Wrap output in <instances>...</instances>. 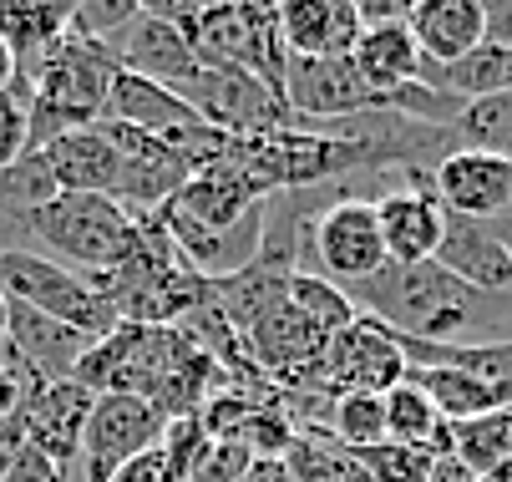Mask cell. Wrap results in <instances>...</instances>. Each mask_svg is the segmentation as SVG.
<instances>
[{
  "instance_id": "obj_3",
  "label": "cell",
  "mask_w": 512,
  "mask_h": 482,
  "mask_svg": "<svg viewBox=\"0 0 512 482\" xmlns=\"http://www.w3.org/2000/svg\"><path fill=\"white\" fill-rule=\"evenodd\" d=\"M153 11L188 36L203 66H229V72L259 77L274 92L284 87L289 51L279 31V6H153Z\"/></svg>"
},
{
  "instance_id": "obj_29",
  "label": "cell",
  "mask_w": 512,
  "mask_h": 482,
  "mask_svg": "<svg viewBox=\"0 0 512 482\" xmlns=\"http://www.w3.org/2000/svg\"><path fill=\"white\" fill-rule=\"evenodd\" d=\"M289 305H295L300 315H310L330 340L345 330V325H355V300L340 290V285H330V280H320V274H289Z\"/></svg>"
},
{
  "instance_id": "obj_22",
  "label": "cell",
  "mask_w": 512,
  "mask_h": 482,
  "mask_svg": "<svg viewBox=\"0 0 512 482\" xmlns=\"http://www.w3.org/2000/svg\"><path fill=\"white\" fill-rule=\"evenodd\" d=\"M350 66L360 72V82L376 97H386V107H391V97L401 87L421 82V46H416L406 21L401 26H365L355 51H350Z\"/></svg>"
},
{
  "instance_id": "obj_23",
  "label": "cell",
  "mask_w": 512,
  "mask_h": 482,
  "mask_svg": "<svg viewBox=\"0 0 512 482\" xmlns=\"http://www.w3.org/2000/svg\"><path fill=\"white\" fill-rule=\"evenodd\" d=\"M421 82L431 92L462 102V107L482 102V97H497V92H512V46L482 41L477 51H467L462 61H447V66L421 61Z\"/></svg>"
},
{
  "instance_id": "obj_16",
  "label": "cell",
  "mask_w": 512,
  "mask_h": 482,
  "mask_svg": "<svg viewBox=\"0 0 512 482\" xmlns=\"http://www.w3.org/2000/svg\"><path fill=\"white\" fill-rule=\"evenodd\" d=\"M274 193L259 183V178H249L244 168H234V163H218V168H203V173H193L173 198H168V209H178L183 219H193V224H203V229H229V224H239L244 214H254L259 203H269Z\"/></svg>"
},
{
  "instance_id": "obj_4",
  "label": "cell",
  "mask_w": 512,
  "mask_h": 482,
  "mask_svg": "<svg viewBox=\"0 0 512 482\" xmlns=\"http://www.w3.org/2000/svg\"><path fill=\"white\" fill-rule=\"evenodd\" d=\"M386 264L391 259H386V239H381V224H376V203L365 193L345 188L340 198H330L315 214L300 274H320V280H330L340 290H355L365 280H376Z\"/></svg>"
},
{
  "instance_id": "obj_1",
  "label": "cell",
  "mask_w": 512,
  "mask_h": 482,
  "mask_svg": "<svg viewBox=\"0 0 512 482\" xmlns=\"http://www.w3.org/2000/svg\"><path fill=\"white\" fill-rule=\"evenodd\" d=\"M345 295L355 300L360 315L381 320L391 335L426 340V346H497V340H512V300L462 285L436 259L386 264L376 280Z\"/></svg>"
},
{
  "instance_id": "obj_7",
  "label": "cell",
  "mask_w": 512,
  "mask_h": 482,
  "mask_svg": "<svg viewBox=\"0 0 512 482\" xmlns=\"http://www.w3.org/2000/svg\"><path fill=\"white\" fill-rule=\"evenodd\" d=\"M178 97H183L213 132L239 137V143L295 127V112H289V102H284L274 87H264L259 77L229 72V66H203L188 87H178Z\"/></svg>"
},
{
  "instance_id": "obj_18",
  "label": "cell",
  "mask_w": 512,
  "mask_h": 482,
  "mask_svg": "<svg viewBox=\"0 0 512 482\" xmlns=\"http://www.w3.org/2000/svg\"><path fill=\"white\" fill-rule=\"evenodd\" d=\"M6 340H11V351L41 376V381H71L92 346V335L82 330H71L31 305H16L11 300V315H6Z\"/></svg>"
},
{
  "instance_id": "obj_39",
  "label": "cell",
  "mask_w": 512,
  "mask_h": 482,
  "mask_svg": "<svg viewBox=\"0 0 512 482\" xmlns=\"http://www.w3.org/2000/svg\"><path fill=\"white\" fill-rule=\"evenodd\" d=\"M6 315H11V300H6V290H0V340H6Z\"/></svg>"
},
{
  "instance_id": "obj_26",
  "label": "cell",
  "mask_w": 512,
  "mask_h": 482,
  "mask_svg": "<svg viewBox=\"0 0 512 482\" xmlns=\"http://www.w3.org/2000/svg\"><path fill=\"white\" fill-rule=\"evenodd\" d=\"M406 381L436 406V417L447 427H462V422H477L487 411H502L497 391L462 376V371H442V366H426V371H406Z\"/></svg>"
},
{
  "instance_id": "obj_37",
  "label": "cell",
  "mask_w": 512,
  "mask_h": 482,
  "mask_svg": "<svg viewBox=\"0 0 512 482\" xmlns=\"http://www.w3.org/2000/svg\"><path fill=\"white\" fill-rule=\"evenodd\" d=\"M239 482H295V472H289V462L284 457H259V462H249L244 467V477Z\"/></svg>"
},
{
  "instance_id": "obj_13",
  "label": "cell",
  "mask_w": 512,
  "mask_h": 482,
  "mask_svg": "<svg viewBox=\"0 0 512 482\" xmlns=\"http://www.w3.org/2000/svg\"><path fill=\"white\" fill-rule=\"evenodd\" d=\"M107 51L117 56L122 72H137V77H148V82H158V87H168V92L188 87V82L203 72V61H198V51L188 46V36H183L168 16H158L153 6H142V16H137Z\"/></svg>"
},
{
  "instance_id": "obj_20",
  "label": "cell",
  "mask_w": 512,
  "mask_h": 482,
  "mask_svg": "<svg viewBox=\"0 0 512 482\" xmlns=\"http://www.w3.org/2000/svg\"><path fill=\"white\" fill-rule=\"evenodd\" d=\"M107 122H127V127H142V132H158L163 143L178 132H193L203 127V117L168 87L137 77V72H117L112 77V92H107Z\"/></svg>"
},
{
  "instance_id": "obj_12",
  "label": "cell",
  "mask_w": 512,
  "mask_h": 482,
  "mask_svg": "<svg viewBox=\"0 0 512 482\" xmlns=\"http://www.w3.org/2000/svg\"><path fill=\"white\" fill-rule=\"evenodd\" d=\"M158 219H163V229H168V239H173V249H178V259L198 274V280H234V274H244L249 264H259V244H264V203L254 214H244L239 224H229V229H203V224H193V219H183L178 209H158Z\"/></svg>"
},
{
  "instance_id": "obj_32",
  "label": "cell",
  "mask_w": 512,
  "mask_h": 482,
  "mask_svg": "<svg viewBox=\"0 0 512 482\" xmlns=\"http://www.w3.org/2000/svg\"><path fill=\"white\" fill-rule=\"evenodd\" d=\"M163 457H168V472H173V482H188L193 472H198V462L208 457V447H213V437H208V427H203V417H178V422H168V432H163Z\"/></svg>"
},
{
  "instance_id": "obj_9",
  "label": "cell",
  "mask_w": 512,
  "mask_h": 482,
  "mask_svg": "<svg viewBox=\"0 0 512 482\" xmlns=\"http://www.w3.org/2000/svg\"><path fill=\"white\" fill-rule=\"evenodd\" d=\"M431 188L447 214L492 224L497 234L512 229V163L507 158L457 148L431 168Z\"/></svg>"
},
{
  "instance_id": "obj_19",
  "label": "cell",
  "mask_w": 512,
  "mask_h": 482,
  "mask_svg": "<svg viewBox=\"0 0 512 482\" xmlns=\"http://www.w3.org/2000/svg\"><path fill=\"white\" fill-rule=\"evenodd\" d=\"M46 168H51V183L61 193H102V198H117V178H122V153L107 143L97 127H71L61 132L56 143L41 148Z\"/></svg>"
},
{
  "instance_id": "obj_14",
  "label": "cell",
  "mask_w": 512,
  "mask_h": 482,
  "mask_svg": "<svg viewBox=\"0 0 512 482\" xmlns=\"http://www.w3.org/2000/svg\"><path fill=\"white\" fill-rule=\"evenodd\" d=\"M92 391L87 386H77V381H51V386H41L31 401H21L16 406V417H21V427H26V442L41 452V457H51L61 472H71L77 467V447H82V427H87V417H92Z\"/></svg>"
},
{
  "instance_id": "obj_8",
  "label": "cell",
  "mask_w": 512,
  "mask_h": 482,
  "mask_svg": "<svg viewBox=\"0 0 512 482\" xmlns=\"http://www.w3.org/2000/svg\"><path fill=\"white\" fill-rule=\"evenodd\" d=\"M168 432V417L153 401H137V396H97L92 401V417L82 427V477L87 482H112L127 462H137L142 452H153Z\"/></svg>"
},
{
  "instance_id": "obj_27",
  "label": "cell",
  "mask_w": 512,
  "mask_h": 482,
  "mask_svg": "<svg viewBox=\"0 0 512 482\" xmlns=\"http://www.w3.org/2000/svg\"><path fill=\"white\" fill-rule=\"evenodd\" d=\"M452 457H457L472 477H487V472H497L502 462H512V406L487 411V417H477V422L452 427Z\"/></svg>"
},
{
  "instance_id": "obj_2",
  "label": "cell",
  "mask_w": 512,
  "mask_h": 482,
  "mask_svg": "<svg viewBox=\"0 0 512 482\" xmlns=\"http://www.w3.org/2000/svg\"><path fill=\"white\" fill-rule=\"evenodd\" d=\"M132 234V214L122 209L117 198H102V193H56L51 203H41V209L31 219H21L11 229V244L6 249H26V254H41L71 274H82V280H92V274H102L122 244ZM0 249V254H6Z\"/></svg>"
},
{
  "instance_id": "obj_5",
  "label": "cell",
  "mask_w": 512,
  "mask_h": 482,
  "mask_svg": "<svg viewBox=\"0 0 512 482\" xmlns=\"http://www.w3.org/2000/svg\"><path fill=\"white\" fill-rule=\"evenodd\" d=\"M401 381H406V361L396 351L391 330L371 315H355V325H345L325 346V356L289 386H305L335 401V396H386Z\"/></svg>"
},
{
  "instance_id": "obj_21",
  "label": "cell",
  "mask_w": 512,
  "mask_h": 482,
  "mask_svg": "<svg viewBox=\"0 0 512 482\" xmlns=\"http://www.w3.org/2000/svg\"><path fill=\"white\" fill-rule=\"evenodd\" d=\"M406 26L421 46V61H431V66L462 61L467 51H477L487 41L482 0H421V6H411Z\"/></svg>"
},
{
  "instance_id": "obj_15",
  "label": "cell",
  "mask_w": 512,
  "mask_h": 482,
  "mask_svg": "<svg viewBox=\"0 0 512 482\" xmlns=\"http://www.w3.org/2000/svg\"><path fill=\"white\" fill-rule=\"evenodd\" d=\"M436 264H442L447 274H457L462 285L482 290V295L512 300V249L502 244V234L492 224L447 214L442 244H436Z\"/></svg>"
},
{
  "instance_id": "obj_6",
  "label": "cell",
  "mask_w": 512,
  "mask_h": 482,
  "mask_svg": "<svg viewBox=\"0 0 512 482\" xmlns=\"http://www.w3.org/2000/svg\"><path fill=\"white\" fill-rule=\"evenodd\" d=\"M0 290H6V300L31 305V310H41V315H51L71 330H82L92 340H102L122 325L117 310L82 280V274H71V269H61L41 254H26V249L0 254Z\"/></svg>"
},
{
  "instance_id": "obj_10",
  "label": "cell",
  "mask_w": 512,
  "mask_h": 482,
  "mask_svg": "<svg viewBox=\"0 0 512 482\" xmlns=\"http://www.w3.org/2000/svg\"><path fill=\"white\" fill-rule=\"evenodd\" d=\"M284 102L295 117H305L310 127L325 122H345V117H365V112H391L386 97H376L371 87L360 82V72L350 66V56L335 61H305V56H289L284 66Z\"/></svg>"
},
{
  "instance_id": "obj_33",
  "label": "cell",
  "mask_w": 512,
  "mask_h": 482,
  "mask_svg": "<svg viewBox=\"0 0 512 482\" xmlns=\"http://www.w3.org/2000/svg\"><path fill=\"white\" fill-rule=\"evenodd\" d=\"M137 16H142V6H132V0H117V6H97V0H87V6H71V36L112 46Z\"/></svg>"
},
{
  "instance_id": "obj_28",
  "label": "cell",
  "mask_w": 512,
  "mask_h": 482,
  "mask_svg": "<svg viewBox=\"0 0 512 482\" xmlns=\"http://www.w3.org/2000/svg\"><path fill=\"white\" fill-rule=\"evenodd\" d=\"M452 137H457V148L492 153V158H507L512 163V92L467 102L457 112V122H452Z\"/></svg>"
},
{
  "instance_id": "obj_36",
  "label": "cell",
  "mask_w": 512,
  "mask_h": 482,
  "mask_svg": "<svg viewBox=\"0 0 512 482\" xmlns=\"http://www.w3.org/2000/svg\"><path fill=\"white\" fill-rule=\"evenodd\" d=\"M482 21H487V41L512 46V0H492V6H482Z\"/></svg>"
},
{
  "instance_id": "obj_38",
  "label": "cell",
  "mask_w": 512,
  "mask_h": 482,
  "mask_svg": "<svg viewBox=\"0 0 512 482\" xmlns=\"http://www.w3.org/2000/svg\"><path fill=\"white\" fill-rule=\"evenodd\" d=\"M21 77V66H16V56H11V46L6 41H0V92H6L11 82Z\"/></svg>"
},
{
  "instance_id": "obj_30",
  "label": "cell",
  "mask_w": 512,
  "mask_h": 482,
  "mask_svg": "<svg viewBox=\"0 0 512 482\" xmlns=\"http://www.w3.org/2000/svg\"><path fill=\"white\" fill-rule=\"evenodd\" d=\"M330 442H340L345 452L381 447L386 442V396H335Z\"/></svg>"
},
{
  "instance_id": "obj_11",
  "label": "cell",
  "mask_w": 512,
  "mask_h": 482,
  "mask_svg": "<svg viewBox=\"0 0 512 482\" xmlns=\"http://www.w3.org/2000/svg\"><path fill=\"white\" fill-rule=\"evenodd\" d=\"M406 183L376 193V224L386 239V259L391 264H426L436 259V244H442L447 229V209L436 203L431 188V168H401Z\"/></svg>"
},
{
  "instance_id": "obj_35",
  "label": "cell",
  "mask_w": 512,
  "mask_h": 482,
  "mask_svg": "<svg viewBox=\"0 0 512 482\" xmlns=\"http://www.w3.org/2000/svg\"><path fill=\"white\" fill-rule=\"evenodd\" d=\"M112 482H173V472H168V457H163V447H153V452H142L137 462H127Z\"/></svg>"
},
{
  "instance_id": "obj_34",
  "label": "cell",
  "mask_w": 512,
  "mask_h": 482,
  "mask_svg": "<svg viewBox=\"0 0 512 482\" xmlns=\"http://www.w3.org/2000/svg\"><path fill=\"white\" fill-rule=\"evenodd\" d=\"M0 482H66V472H61L51 457H41L36 447H21V452L6 462V472H0Z\"/></svg>"
},
{
  "instance_id": "obj_31",
  "label": "cell",
  "mask_w": 512,
  "mask_h": 482,
  "mask_svg": "<svg viewBox=\"0 0 512 482\" xmlns=\"http://www.w3.org/2000/svg\"><path fill=\"white\" fill-rule=\"evenodd\" d=\"M26 137H31V82L16 77L0 92V173L26 158Z\"/></svg>"
},
{
  "instance_id": "obj_17",
  "label": "cell",
  "mask_w": 512,
  "mask_h": 482,
  "mask_svg": "<svg viewBox=\"0 0 512 482\" xmlns=\"http://www.w3.org/2000/svg\"><path fill=\"white\" fill-rule=\"evenodd\" d=\"M279 31H284L289 56L335 61L355 51L365 26H360L355 0H289V6H279Z\"/></svg>"
},
{
  "instance_id": "obj_24",
  "label": "cell",
  "mask_w": 512,
  "mask_h": 482,
  "mask_svg": "<svg viewBox=\"0 0 512 482\" xmlns=\"http://www.w3.org/2000/svg\"><path fill=\"white\" fill-rule=\"evenodd\" d=\"M66 31H71L66 0H0V41L11 46L21 72H31Z\"/></svg>"
},
{
  "instance_id": "obj_25",
  "label": "cell",
  "mask_w": 512,
  "mask_h": 482,
  "mask_svg": "<svg viewBox=\"0 0 512 482\" xmlns=\"http://www.w3.org/2000/svg\"><path fill=\"white\" fill-rule=\"evenodd\" d=\"M386 442L416 447V452H431V457H452V427L436 417V406L411 381L386 391Z\"/></svg>"
}]
</instances>
